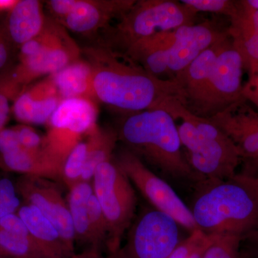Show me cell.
I'll use <instances>...</instances> for the list:
<instances>
[{
	"mask_svg": "<svg viewBox=\"0 0 258 258\" xmlns=\"http://www.w3.org/2000/svg\"><path fill=\"white\" fill-rule=\"evenodd\" d=\"M82 53L92 71L96 102L125 115L158 109L171 99L186 106L184 93L176 80L153 76L125 54L102 44L85 47Z\"/></svg>",
	"mask_w": 258,
	"mask_h": 258,
	"instance_id": "obj_1",
	"label": "cell"
},
{
	"mask_svg": "<svg viewBox=\"0 0 258 258\" xmlns=\"http://www.w3.org/2000/svg\"><path fill=\"white\" fill-rule=\"evenodd\" d=\"M116 132L128 150L161 174L199 182L183 154L178 125L170 113L158 108L125 115Z\"/></svg>",
	"mask_w": 258,
	"mask_h": 258,
	"instance_id": "obj_2",
	"label": "cell"
},
{
	"mask_svg": "<svg viewBox=\"0 0 258 258\" xmlns=\"http://www.w3.org/2000/svg\"><path fill=\"white\" fill-rule=\"evenodd\" d=\"M160 109L181 120L178 125L181 145L199 184L227 181L235 176L243 159L225 132L208 118L191 113L179 100L166 101Z\"/></svg>",
	"mask_w": 258,
	"mask_h": 258,
	"instance_id": "obj_3",
	"label": "cell"
},
{
	"mask_svg": "<svg viewBox=\"0 0 258 258\" xmlns=\"http://www.w3.org/2000/svg\"><path fill=\"white\" fill-rule=\"evenodd\" d=\"M81 52L67 30L47 18L40 35L19 49L14 64L0 76V93L14 101L35 80L56 74L81 58Z\"/></svg>",
	"mask_w": 258,
	"mask_h": 258,
	"instance_id": "obj_4",
	"label": "cell"
},
{
	"mask_svg": "<svg viewBox=\"0 0 258 258\" xmlns=\"http://www.w3.org/2000/svg\"><path fill=\"white\" fill-rule=\"evenodd\" d=\"M192 209L199 229L210 234L243 235L258 228V203L233 179L200 183Z\"/></svg>",
	"mask_w": 258,
	"mask_h": 258,
	"instance_id": "obj_5",
	"label": "cell"
},
{
	"mask_svg": "<svg viewBox=\"0 0 258 258\" xmlns=\"http://www.w3.org/2000/svg\"><path fill=\"white\" fill-rule=\"evenodd\" d=\"M198 13L174 0H136L114 26L103 30L102 45L125 53L134 44L159 32L171 31L195 23Z\"/></svg>",
	"mask_w": 258,
	"mask_h": 258,
	"instance_id": "obj_6",
	"label": "cell"
},
{
	"mask_svg": "<svg viewBox=\"0 0 258 258\" xmlns=\"http://www.w3.org/2000/svg\"><path fill=\"white\" fill-rule=\"evenodd\" d=\"M93 194L98 199L108 227V252L120 249L122 237L132 224L137 196L132 182L120 169L114 156L97 167L93 177Z\"/></svg>",
	"mask_w": 258,
	"mask_h": 258,
	"instance_id": "obj_7",
	"label": "cell"
},
{
	"mask_svg": "<svg viewBox=\"0 0 258 258\" xmlns=\"http://www.w3.org/2000/svg\"><path fill=\"white\" fill-rule=\"evenodd\" d=\"M242 55L230 35L226 37L214 64L203 94L191 113L209 118L242 99L243 72Z\"/></svg>",
	"mask_w": 258,
	"mask_h": 258,
	"instance_id": "obj_8",
	"label": "cell"
},
{
	"mask_svg": "<svg viewBox=\"0 0 258 258\" xmlns=\"http://www.w3.org/2000/svg\"><path fill=\"white\" fill-rule=\"evenodd\" d=\"M114 159L131 182L155 210L169 215L191 232L199 229L191 210L176 191L150 170L137 156L126 149L120 151Z\"/></svg>",
	"mask_w": 258,
	"mask_h": 258,
	"instance_id": "obj_9",
	"label": "cell"
},
{
	"mask_svg": "<svg viewBox=\"0 0 258 258\" xmlns=\"http://www.w3.org/2000/svg\"><path fill=\"white\" fill-rule=\"evenodd\" d=\"M179 224L164 212L143 211L128 229L121 247L126 258H169L180 240Z\"/></svg>",
	"mask_w": 258,
	"mask_h": 258,
	"instance_id": "obj_10",
	"label": "cell"
},
{
	"mask_svg": "<svg viewBox=\"0 0 258 258\" xmlns=\"http://www.w3.org/2000/svg\"><path fill=\"white\" fill-rule=\"evenodd\" d=\"M25 204L32 205L52 223L68 249L74 254L75 233L69 206L58 186L45 178L23 175L15 183Z\"/></svg>",
	"mask_w": 258,
	"mask_h": 258,
	"instance_id": "obj_11",
	"label": "cell"
},
{
	"mask_svg": "<svg viewBox=\"0 0 258 258\" xmlns=\"http://www.w3.org/2000/svg\"><path fill=\"white\" fill-rule=\"evenodd\" d=\"M227 35L210 21L185 25L174 30L169 47L162 49V60L169 79H174L202 52Z\"/></svg>",
	"mask_w": 258,
	"mask_h": 258,
	"instance_id": "obj_12",
	"label": "cell"
},
{
	"mask_svg": "<svg viewBox=\"0 0 258 258\" xmlns=\"http://www.w3.org/2000/svg\"><path fill=\"white\" fill-rule=\"evenodd\" d=\"M208 119L232 139L242 159L258 161V111L248 102L242 98Z\"/></svg>",
	"mask_w": 258,
	"mask_h": 258,
	"instance_id": "obj_13",
	"label": "cell"
},
{
	"mask_svg": "<svg viewBox=\"0 0 258 258\" xmlns=\"http://www.w3.org/2000/svg\"><path fill=\"white\" fill-rule=\"evenodd\" d=\"M136 0H76L72 12L60 24L66 30L91 36L106 30L113 19H119Z\"/></svg>",
	"mask_w": 258,
	"mask_h": 258,
	"instance_id": "obj_14",
	"label": "cell"
},
{
	"mask_svg": "<svg viewBox=\"0 0 258 258\" xmlns=\"http://www.w3.org/2000/svg\"><path fill=\"white\" fill-rule=\"evenodd\" d=\"M51 76L28 86L14 100L11 111L19 122L25 124L47 123L62 101Z\"/></svg>",
	"mask_w": 258,
	"mask_h": 258,
	"instance_id": "obj_15",
	"label": "cell"
},
{
	"mask_svg": "<svg viewBox=\"0 0 258 258\" xmlns=\"http://www.w3.org/2000/svg\"><path fill=\"white\" fill-rule=\"evenodd\" d=\"M8 11L4 29L1 30L16 50L38 36L45 28L47 18L41 2L19 0Z\"/></svg>",
	"mask_w": 258,
	"mask_h": 258,
	"instance_id": "obj_16",
	"label": "cell"
},
{
	"mask_svg": "<svg viewBox=\"0 0 258 258\" xmlns=\"http://www.w3.org/2000/svg\"><path fill=\"white\" fill-rule=\"evenodd\" d=\"M98 111L96 102L86 98L62 99L47 124L82 137L97 125Z\"/></svg>",
	"mask_w": 258,
	"mask_h": 258,
	"instance_id": "obj_17",
	"label": "cell"
},
{
	"mask_svg": "<svg viewBox=\"0 0 258 258\" xmlns=\"http://www.w3.org/2000/svg\"><path fill=\"white\" fill-rule=\"evenodd\" d=\"M227 35L208 47L174 78L181 86L186 98V107L189 111L196 106L203 94L214 64Z\"/></svg>",
	"mask_w": 258,
	"mask_h": 258,
	"instance_id": "obj_18",
	"label": "cell"
},
{
	"mask_svg": "<svg viewBox=\"0 0 258 258\" xmlns=\"http://www.w3.org/2000/svg\"><path fill=\"white\" fill-rule=\"evenodd\" d=\"M0 167L23 175L47 179L61 178L62 171L42 147L34 151L20 148L15 152L0 155Z\"/></svg>",
	"mask_w": 258,
	"mask_h": 258,
	"instance_id": "obj_19",
	"label": "cell"
},
{
	"mask_svg": "<svg viewBox=\"0 0 258 258\" xmlns=\"http://www.w3.org/2000/svg\"><path fill=\"white\" fill-rule=\"evenodd\" d=\"M17 213L48 258H70L74 254L64 245L55 227L35 207L24 204Z\"/></svg>",
	"mask_w": 258,
	"mask_h": 258,
	"instance_id": "obj_20",
	"label": "cell"
},
{
	"mask_svg": "<svg viewBox=\"0 0 258 258\" xmlns=\"http://www.w3.org/2000/svg\"><path fill=\"white\" fill-rule=\"evenodd\" d=\"M62 99L86 98L95 101L92 85V71L85 59L80 58L51 75Z\"/></svg>",
	"mask_w": 258,
	"mask_h": 258,
	"instance_id": "obj_21",
	"label": "cell"
},
{
	"mask_svg": "<svg viewBox=\"0 0 258 258\" xmlns=\"http://www.w3.org/2000/svg\"><path fill=\"white\" fill-rule=\"evenodd\" d=\"M118 140L116 131L101 128L98 125L88 134L87 156L81 181L91 182L97 167L113 157V153Z\"/></svg>",
	"mask_w": 258,
	"mask_h": 258,
	"instance_id": "obj_22",
	"label": "cell"
},
{
	"mask_svg": "<svg viewBox=\"0 0 258 258\" xmlns=\"http://www.w3.org/2000/svg\"><path fill=\"white\" fill-rule=\"evenodd\" d=\"M68 206L72 219L75 241L92 248V237L88 220V203L93 195L91 182L80 181L70 188Z\"/></svg>",
	"mask_w": 258,
	"mask_h": 258,
	"instance_id": "obj_23",
	"label": "cell"
},
{
	"mask_svg": "<svg viewBox=\"0 0 258 258\" xmlns=\"http://www.w3.org/2000/svg\"><path fill=\"white\" fill-rule=\"evenodd\" d=\"M239 5L237 14L230 18L227 32L234 46L242 55L247 70L249 64L258 62V31L242 14L240 1Z\"/></svg>",
	"mask_w": 258,
	"mask_h": 258,
	"instance_id": "obj_24",
	"label": "cell"
},
{
	"mask_svg": "<svg viewBox=\"0 0 258 258\" xmlns=\"http://www.w3.org/2000/svg\"><path fill=\"white\" fill-rule=\"evenodd\" d=\"M0 253L13 258H48L32 235H13L0 230Z\"/></svg>",
	"mask_w": 258,
	"mask_h": 258,
	"instance_id": "obj_25",
	"label": "cell"
},
{
	"mask_svg": "<svg viewBox=\"0 0 258 258\" xmlns=\"http://www.w3.org/2000/svg\"><path fill=\"white\" fill-rule=\"evenodd\" d=\"M203 258H246L242 248V235L239 234L215 235L213 242Z\"/></svg>",
	"mask_w": 258,
	"mask_h": 258,
	"instance_id": "obj_26",
	"label": "cell"
},
{
	"mask_svg": "<svg viewBox=\"0 0 258 258\" xmlns=\"http://www.w3.org/2000/svg\"><path fill=\"white\" fill-rule=\"evenodd\" d=\"M214 238L215 235L198 229L180 242L169 258H203Z\"/></svg>",
	"mask_w": 258,
	"mask_h": 258,
	"instance_id": "obj_27",
	"label": "cell"
},
{
	"mask_svg": "<svg viewBox=\"0 0 258 258\" xmlns=\"http://www.w3.org/2000/svg\"><path fill=\"white\" fill-rule=\"evenodd\" d=\"M87 150V142H80L64 161L61 171V179L69 189L81 181L86 164Z\"/></svg>",
	"mask_w": 258,
	"mask_h": 258,
	"instance_id": "obj_28",
	"label": "cell"
},
{
	"mask_svg": "<svg viewBox=\"0 0 258 258\" xmlns=\"http://www.w3.org/2000/svg\"><path fill=\"white\" fill-rule=\"evenodd\" d=\"M88 213L92 237V248L101 249L102 245H106L108 227L101 205L94 194L88 201Z\"/></svg>",
	"mask_w": 258,
	"mask_h": 258,
	"instance_id": "obj_29",
	"label": "cell"
},
{
	"mask_svg": "<svg viewBox=\"0 0 258 258\" xmlns=\"http://www.w3.org/2000/svg\"><path fill=\"white\" fill-rule=\"evenodd\" d=\"M183 4L191 8L196 13L200 12L216 13L232 18L239 11V1L230 0H182Z\"/></svg>",
	"mask_w": 258,
	"mask_h": 258,
	"instance_id": "obj_30",
	"label": "cell"
},
{
	"mask_svg": "<svg viewBox=\"0 0 258 258\" xmlns=\"http://www.w3.org/2000/svg\"><path fill=\"white\" fill-rule=\"evenodd\" d=\"M18 195L15 184L11 180L0 179V219L18 212L22 205Z\"/></svg>",
	"mask_w": 258,
	"mask_h": 258,
	"instance_id": "obj_31",
	"label": "cell"
},
{
	"mask_svg": "<svg viewBox=\"0 0 258 258\" xmlns=\"http://www.w3.org/2000/svg\"><path fill=\"white\" fill-rule=\"evenodd\" d=\"M243 161L245 164L243 171L237 173L232 179L245 186L258 203V161L244 159Z\"/></svg>",
	"mask_w": 258,
	"mask_h": 258,
	"instance_id": "obj_32",
	"label": "cell"
},
{
	"mask_svg": "<svg viewBox=\"0 0 258 258\" xmlns=\"http://www.w3.org/2000/svg\"><path fill=\"white\" fill-rule=\"evenodd\" d=\"M246 71L248 79L242 88V98L258 108V62L249 64Z\"/></svg>",
	"mask_w": 258,
	"mask_h": 258,
	"instance_id": "obj_33",
	"label": "cell"
},
{
	"mask_svg": "<svg viewBox=\"0 0 258 258\" xmlns=\"http://www.w3.org/2000/svg\"><path fill=\"white\" fill-rule=\"evenodd\" d=\"M18 133L20 145L28 150H38L42 147L43 139L28 125L22 124L15 126Z\"/></svg>",
	"mask_w": 258,
	"mask_h": 258,
	"instance_id": "obj_34",
	"label": "cell"
},
{
	"mask_svg": "<svg viewBox=\"0 0 258 258\" xmlns=\"http://www.w3.org/2000/svg\"><path fill=\"white\" fill-rule=\"evenodd\" d=\"M0 230L13 235H31L25 222L17 212L10 214L0 219Z\"/></svg>",
	"mask_w": 258,
	"mask_h": 258,
	"instance_id": "obj_35",
	"label": "cell"
},
{
	"mask_svg": "<svg viewBox=\"0 0 258 258\" xmlns=\"http://www.w3.org/2000/svg\"><path fill=\"white\" fill-rule=\"evenodd\" d=\"M15 48L0 30V76L8 72L16 61Z\"/></svg>",
	"mask_w": 258,
	"mask_h": 258,
	"instance_id": "obj_36",
	"label": "cell"
},
{
	"mask_svg": "<svg viewBox=\"0 0 258 258\" xmlns=\"http://www.w3.org/2000/svg\"><path fill=\"white\" fill-rule=\"evenodd\" d=\"M76 0H51L46 2L52 19L60 23L72 12Z\"/></svg>",
	"mask_w": 258,
	"mask_h": 258,
	"instance_id": "obj_37",
	"label": "cell"
},
{
	"mask_svg": "<svg viewBox=\"0 0 258 258\" xmlns=\"http://www.w3.org/2000/svg\"><path fill=\"white\" fill-rule=\"evenodd\" d=\"M22 148L15 127L0 132V155L9 154Z\"/></svg>",
	"mask_w": 258,
	"mask_h": 258,
	"instance_id": "obj_38",
	"label": "cell"
},
{
	"mask_svg": "<svg viewBox=\"0 0 258 258\" xmlns=\"http://www.w3.org/2000/svg\"><path fill=\"white\" fill-rule=\"evenodd\" d=\"M242 248L246 258H258V228L242 235Z\"/></svg>",
	"mask_w": 258,
	"mask_h": 258,
	"instance_id": "obj_39",
	"label": "cell"
},
{
	"mask_svg": "<svg viewBox=\"0 0 258 258\" xmlns=\"http://www.w3.org/2000/svg\"><path fill=\"white\" fill-rule=\"evenodd\" d=\"M9 98L0 93V132L5 128V125L9 118L11 112Z\"/></svg>",
	"mask_w": 258,
	"mask_h": 258,
	"instance_id": "obj_40",
	"label": "cell"
},
{
	"mask_svg": "<svg viewBox=\"0 0 258 258\" xmlns=\"http://www.w3.org/2000/svg\"><path fill=\"white\" fill-rule=\"evenodd\" d=\"M240 4L242 14L247 18L253 28L258 31V10L247 8L245 5L242 4L241 1H240Z\"/></svg>",
	"mask_w": 258,
	"mask_h": 258,
	"instance_id": "obj_41",
	"label": "cell"
},
{
	"mask_svg": "<svg viewBox=\"0 0 258 258\" xmlns=\"http://www.w3.org/2000/svg\"><path fill=\"white\" fill-rule=\"evenodd\" d=\"M70 258H104L102 256L101 249L87 248L81 253H74Z\"/></svg>",
	"mask_w": 258,
	"mask_h": 258,
	"instance_id": "obj_42",
	"label": "cell"
},
{
	"mask_svg": "<svg viewBox=\"0 0 258 258\" xmlns=\"http://www.w3.org/2000/svg\"><path fill=\"white\" fill-rule=\"evenodd\" d=\"M242 4L252 10H258V0H243Z\"/></svg>",
	"mask_w": 258,
	"mask_h": 258,
	"instance_id": "obj_43",
	"label": "cell"
},
{
	"mask_svg": "<svg viewBox=\"0 0 258 258\" xmlns=\"http://www.w3.org/2000/svg\"><path fill=\"white\" fill-rule=\"evenodd\" d=\"M106 258H126L125 257L124 253H123V249L121 247L118 249V250L114 251V252H108V257Z\"/></svg>",
	"mask_w": 258,
	"mask_h": 258,
	"instance_id": "obj_44",
	"label": "cell"
},
{
	"mask_svg": "<svg viewBox=\"0 0 258 258\" xmlns=\"http://www.w3.org/2000/svg\"><path fill=\"white\" fill-rule=\"evenodd\" d=\"M0 258H13V257H7V256L0 255Z\"/></svg>",
	"mask_w": 258,
	"mask_h": 258,
	"instance_id": "obj_45",
	"label": "cell"
},
{
	"mask_svg": "<svg viewBox=\"0 0 258 258\" xmlns=\"http://www.w3.org/2000/svg\"><path fill=\"white\" fill-rule=\"evenodd\" d=\"M0 255H2L1 253H0Z\"/></svg>",
	"mask_w": 258,
	"mask_h": 258,
	"instance_id": "obj_46",
	"label": "cell"
}]
</instances>
